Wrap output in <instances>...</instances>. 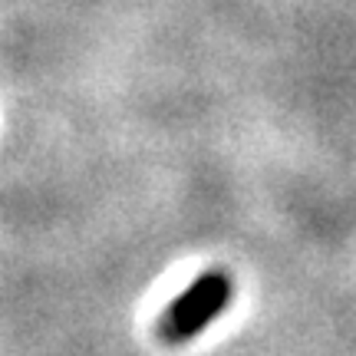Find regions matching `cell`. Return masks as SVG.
<instances>
[{"mask_svg":"<svg viewBox=\"0 0 356 356\" xmlns=\"http://www.w3.org/2000/svg\"><path fill=\"white\" fill-rule=\"evenodd\" d=\"M234 293V280L228 270H204L202 277L191 284L185 293H178L175 304L165 310V317L159 320V340L162 343H188L211 323L215 317L225 314Z\"/></svg>","mask_w":356,"mask_h":356,"instance_id":"cell-1","label":"cell"}]
</instances>
